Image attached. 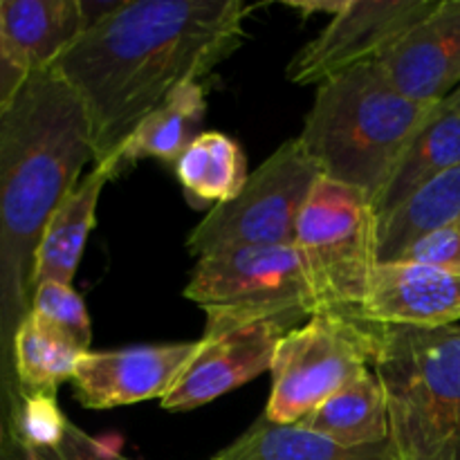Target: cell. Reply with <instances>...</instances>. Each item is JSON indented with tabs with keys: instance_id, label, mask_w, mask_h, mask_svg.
Segmentation results:
<instances>
[{
	"instance_id": "6da1fadb",
	"label": "cell",
	"mask_w": 460,
	"mask_h": 460,
	"mask_svg": "<svg viewBox=\"0 0 460 460\" xmlns=\"http://www.w3.org/2000/svg\"><path fill=\"white\" fill-rule=\"evenodd\" d=\"M243 0H121L49 70L79 99L94 164L111 160L175 90L200 84L247 40Z\"/></svg>"
},
{
	"instance_id": "7a4b0ae2",
	"label": "cell",
	"mask_w": 460,
	"mask_h": 460,
	"mask_svg": "<svg viewBox=\"0 0 460 460\" xmlns=\"http://www.w3.org/2000/svg\"><path fill=\"white\" fill-rule=\"evenodd\" d=\"M93 162L90 126L70 85L34 72L0 119V427L13 436L22 394L13 340L31 313L36 256L49 218Z\"/></svg>"
},
{
	"instance_id": "3957f363",
	"label": "cell",
	"mask_w": 460,
	"mask_h": 460,
	"mask_svg": "<svg viewBox=\"0 0 460 460\" xmlns=\"http://www.w3.org/2000/svg\"><path fill=\"white\" fill-rule=\"evenodd\" d=\"M317 88L299 142L323 178L359 189L376 202L436 103L407 97L377 61Z\"/></svg>"
},
{
	"instance_id": "277c9868",
	"label": "cell",
	"mask_w": 460,
	"mask_h": 460,
	"mask_svg": "<svg viewBox=\"0 0 460 460\" xmlns=\"http://www.w3.org/2000/svg\"><path fill=\"white\" fill-rule=\"evenodd\" d=\"M373 371L398 460H460V326H382Z\"/></svg>"
},
{
	"instance_id": "5b68a950",
	"label": "cell",
	"mask_w": 460,
	"mask_h": 460,
	"mask_svg": "<svg viewBox=\"0 0 460 460\" xmlns=\"http://www.w3.org/2000/svg\"><path fill=\"white\" fill-rule=\"evenodd\" d=\"M184 296L205 310L202 335L256 322L290 332L322 313L295 245L236 247L202 256Z\"/></svg>"
},
{
	"instance_id": "8992f818",
	"label": "cell",
	"mask_w": 460,
	"mask_h": 460,
	"mask_svg": "<svg viewBox=\"0 0 460 460\" xmlns=\"http://www.w3.org/2000/svg\"><path fill=\"white\" fill-rule=\"evenodd\" d=\"M295 247L319 310L359 317L380 263V218L371 196L322 175L301 211Z\"/></svg>"
},
{
	"instance_id": "52a82bcc",
	"label": "cell",
	"mask_w": 460,
	"mask_h": 460,
	"mask_svg": "<svg viewBox=\"0 0 460 460\" xmlns=\"http://www.w3.org/2000/svg\"><path fill=\"white\" fill-rule=\"evenodd\" d=\"M380 346L377 323L358 314H313L279 341L263 416L277 425L304 420L323 400L376 367Z\"/></svg>"
},
{
	"instance_id": "ba28073f",
	"label": "cell",
	"mask_w": 460,
	"mask_h": 460,
	"mask_svg": "<svg viewBox=\"0 0 460 460\" xmlns=\"http://www.w3.org/2000/svg\"><path fill=\"white\" fill-rule=\"evenodd\" d=\"M322 171L299 142H283L234 200L214 207L191 229L187 250L196 259L236 247L295 245L301 211Z\"/></svg>"
},
{
	"instance_id": "9c48e42d",
	"label": "cell",
	"mask_w": 460,
	"mask_h": 460,
	"mask_svg": "<svg viewBox=\"0 0 460 460\" xmlns=\"http://www.w3.org/2000/svg\"><path fill=\"white\" fill-rule=\"evenodd\" d=\"M440 0H346V7L288 63L299 85H322L364 63L380 61L420 25Z\"/></svg>"
},
{
	"instance_id": "30bf717a",
	"label": "cell",
	"mask_w": 460,
	"mask_h": 460,
	"mask_svg": "<svg viewBox=\"0 0 460 460\" xmlns=\"http://www.w3.org/2000/svg\"><path fill=\"white\" fill-rule=\"evenodd\" d=\"M286 335L288 331L270 322L202 335L193 358L160 404L169 411H191L256 380L272 368L279 341Z\"/></svg>"
},
{
	"instance_id": "8fae6325",
	"label": "cell",
	"mask_w": 460,
	"mask_h": 460,
	"mask_svg": "<svg viewBox=\"0 0 460 460\" xmlns=\"http://www.w3.org/2000/svg\"><path fill=\"white\" fill-rule=\"evenodd\" d=\"M196 346L198 341H175L88 350L70 380L76 402L85 409H115L162 400L193 358Z\"/></svg>"
},
{
	"instance_id": "7c38bea8",
	"label": "cell",
	"mask_w": 460,
	"mask_h": 460,
	"mask_svg": "<svg viewBox=\"0 0 460 460\" xmlns=\"http://www.w3.org/2000/svg\"><path fill=\"white\" fill-rule=\"evenodd\" d=\"M359 317L377 326H458L460 274L411 261L377 263Z\"/></svg>"
},
{
	"instance_id": "4fadbf2b",
	"label": "cell",
	"mask_w": 460,
	"mask_h": 460,
	"mask_svg": "<svg viewBox=\"0 0 460 460\" xmlns=\"http://www.w3.org/2000/svg\"><path fill=\"white\" fill-rule=\"evenodd\" d=\"M377 63L407 97L438 103L452 94L460 85V0H440Z\"/></svg>"
},
{
	"instance_id": "5bb4252c",
	"label": "cell",
	"mask_w": 460,
	"mask_h": 460,
	"mask_svg": "<svg viewBox=\"0 0 460 460\" xmlns=\"http://www.w3.org/2000/svg\"><path fill=\"white\" fill-rule=\"evenodd\" d=\"M460 164V90L440 99L376 200L380 225L416 193Z\"/></svg>"
},
{
	"instance_id": "9a60e30c",
	"label": "cell",
	"mask_w": 460,
	"mask_h": 460,
	"mask_svg": "<svg viewBox=\"0 0 460 460\" xmlns=\"http://www.w3.org/2000/svg\"><path fill=\"white\" fill-rule=\"evenodd\" d=\"M0 22L30 75L49 70L90 27L81 0H0Z\"/></svg>"
},
{
	"instance_id": "2e32d148",
	"label": "cell",
	"mask_w": 460,
	"mask_h": 460,
	"mask_svg": "<svg viewBox=\"0 0 460 460\" xmlns=\"http://www.w3.org/2000/svg\"><path fill=\"white\" fill-rule=\"evenodd\" d=\"M112 178H117V173L111 166L94 164L63 198L40 241L36 256V286L45 281L72 283L97 220L99 198Z\"/></svg>"
},
{
	"instance_id": "e0dca14e",
	"label": "cell",
	"mask_w": 460,
	"mask_h": 460,
	"mask_svg": "<svg viewBox=\"0 0 460 460\" xmlns=\"http://www.w3.org/2000/svg\"><path fill=\"white\" fill-rule=\"evenodd\" d=\"M205 112L207 99L202 85H182L157 111H153L126 139L124 146L103 164L111 166L117 175L126 166H133L135 162L146 157L175 164L189 144L202 133L200 126L205 121Z\"/></svg>"
},
{
	"instance_id": "ac0fdd59",
	"label": "cell",
	"mask_w": 460,
	"mask_h": 460,
	"mask_svg": "<svg viewBox=\"0 0 460 460\" xmlns=\"http://www.w3.org/2000/svg\"><path fill=\"white\" fill-rule=\"evenodd\" d=\"M211 460H398L391 440L346 447L308 427L277 425L261 416L245 434Z\"/></svg>"
},
{
	"instance_id": "d6986e66",
	"label": "cell",
	"mask_w": 460,
	"mask_h": 460,
	"mask_svg": "<svg viewBox=\"0 0 460 460\" xmlns=\"http://www.w3.org/2000/svg\"><path fill=\"white\" fill-rule=\"evenodd\" d=\"M299 425L328 436L346 447H364L389 440V407L380 376L364 371L337 394L314 407Z\"/></svg>"
},
{
	"instance_id": "ffe728a7",
	"label": "cell",
	"mask_w": 460,
	"mask_h": 460,
	"mask_svg": "<svg viewBox=\"0 0 460 460\" xmlns=\"http://www.w3.org/2000/svg\"><path fill=\"white\" fill-rule=\"evenodd\" d=\"M175 178L189 205L218 207L234 200L245 187L247 157L241 144L218 130H202L175 162Z\"/></svg>"
},
{
	"instance_id": "44dd1931",
	"label": "cell",
	"mask_w": 460,
	"mask_h": 460,
	"mask_svg": "<svg viewBox=\"0 0 460 460\" xmlns=\"http://www.w3.org/2000/svg\"><path fill=\"white\" fill-rule=\"evenodd\" d=\"M88 353L75 337L30 313L13 340V367H16L21 394H52L63 382H70L81 355Z\"/></svg>"
},
{
	"instance_id": "7402d4cb",
	"label": "cell",
	"mask_w": 460,
	"mask_h": 460,
	"mask_svg": "<svg viewBox=\"0 0 460 460\" xmlns=\"http://www.w3.org/2000/svg\"><path fill=\"white\" fill-rule=\"evenodd\" d=\"M460 218V164L427 184L402 209L380 225V263L402 256L411 243Z\"/></svg>"
},
{
	"instance_id": "603a6c76",
	"label": "cell",
	"mask_w": 460,
	"mask_h": 460,
	"mask_svg": "<svg viewBox=\"0 0 460 460\" xmlns=\"http://www.w3.org/2000/svg\"><path fill=\"white\" fill-rule=\"evenodd\" d=\"M70 420L58 407L57 395L52 394H27L22 395L21 411H18L13 436L7 445L34 449H54L66 438Z\"/></svg>"
},
{
	"instance_id": "cb8c5ba5",
	"label": "cell",
	"mask_w": 460,
	"mask_h": 460,
	"mask_svg": "<svg viewBox=\"0 0 460 460\" xmlns=\"http://www.w3.org/2000/svg\"><path fill=\"white\" fill-rule=\"evenodd\" d=\"M31 313L48 319L49 323L75 337L85 350H90L93 323H90V314L85 310L84 299L72 288V283H39L34 290V299H31Z\"/></svg>"
},
{
	"instance_id": "d4e9b609",
	"label": "cell",
	"mask_w": 460,
	"mask_h": 460,
	"mask_svg": "<svg viewBox=\"0 0 460 460\" xmlns=\"http://www.w3.org/2000/svg\"><path fill=\"white\" fill-rule=\"evenodd\" d=\"M398 261L431 265L445 272L460 274V227L456 223L434 229L402 252Z\"/></svg>"
},
{
	"instance_id": "484cf974",
	"label": "cell",
	"mask_w": 460,
	"mask_h": 460,
	"mask_svg": "<svg viewBox=\"0 0 460 460\" xmlns=\"http://www.w3.org/2000/svg\"><path fill=\"white\" fill-rule=\"evenodd\" d=\"M39 460H133L126 458L117 447L108 445L106 440L93 438L84 429L70 422L66 431V438L54 449L36 452Z\"/></svg>"
},
{
	"instance_id": "4316f807",
	"label": "cell",
	"mask_w": 460,
	"mask_h": 460,
	"mask_svg": "<svg viewBox=\"0 0 460 460\" xmlns=\"http://www.w3.org/2000/svg\"><path fill=\"white\" fill-rule=\"evenodd\" d=\"M27 79H30V72L12 54L7 39H4L3 22H0V119L13 106Z\"/></svg>"
},
{
	"instance_id": "83f0119b",
	"label": "cell",
	"mask_w": 460,
	"mask_h": 460,
	"mask_svg": "<svg viewBox=\"0 0 460 460\" xmlns=\"http://www.w3.org/2000/svg\"><path fill=\"white\" fill-rule=\"evenodd\" d=\"M286 4L290 9H295V12L304 13V18H310V13H326L328 18H332L346 7V0H326V3H310V0H305V3H286Z\"/></svg>"
},
{
	"instance_id": "f1b7e54d",
	"label": "cell",
	"mask_w": 460,
	"mask_h": 460,
	"mask_svg": "<svg viewBox=\"0 0 460 460\" xmlns=\"http://www.w3.org/2000/svg\"><path fill=\"white\" fill-rule=\"evenodd\" d=\"M0 460H39V456H36L34 449L7 445V447H3V452H0Z\"/></svg>"
},
{
	"instance_id": "f546056e",
	"label": "cell",
	"mask_w": 460,
	"mask_h": 460,
	"mask_svg": "<svg viewBox=\"0 0 460 460\" xmlns=\"http://www.w3.org/2000/svg\"><path fill=\"white\" fill-rule=\"evenodd\" d=\"M4 440H7V436H4V429H3V427H0V452H3V445H4Z\"/></svg>"
},
{
	"instance_id": "4dcf8cb0",
	"label": "cell",
	"mask_w": 460,
	"mask_h": 460,
	"mask_svg": "<svg viewBox=\"0 0 460 460\" xmlns=\"http://www.w3.org/2000/svg\"><path fill=\"white\" fill-rule=\"evenodd\" d=\"M456 225H458V227H460V218H458V220H456Z\"/></svg>"
},
{
	"instance_id": "1f68e13d",
	"label": "cell",
	"mask_w": 460,
	"mask_h": 460,
	"mask_svg": "<svg viewBox=\"0 0 460 460\" xmlns=\"http://www.w3.org/2000/svg\"><path fill=\"white\" fill-rule=\"evenodd\" d=\"M458 90H460V85H458Z\"/></svg>"
}]
</instances>
